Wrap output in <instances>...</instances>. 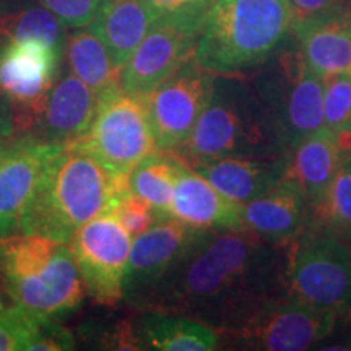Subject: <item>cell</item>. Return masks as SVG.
I'll return each mask as SVG.
<instances>
[{
	"instance_id": "cell-1",
	"label": "cell",
	"mask_w": 351,
	"mask_h": 351,
	"mask_svg": "<svg viewBox=\"0 0 351 351\" xmlns=\"http://www.w3.org/2000/svg\"><path fill=\"white\" fill-rule=\"evenodd\" d=\"M287 249L244 228L205 231L147 295L156 311L232 332L287 293Z\"/></svg>"
},
{
	"instance_id": "cell-2",
	"label": "cell",
	"mask_w": 351,
	"mask_h": 351,
	"mask_svg": "<svg viewBox=\"0 0 351 351\" xmlns=\"http://www.w3.org/2000/svg\"><path fill=\"white\" fill-rule=\"evenodd\" d=\"M130 191V174L109 169L78 140L64 143L44 171L20 234L38 232L69 243L73 232L109 213L114 202Z\"/></svg>"
},
{
	"instance_id": "cell-3",
	"label": "cell",
	"mask_w": 351,
	"mask_h": 351,
	"mask_svg": "<svg viewBox=\"0 0 351 351\" xmlns=\"http://www.w3.org/2000/svg\"><path fill=\"white\" fill-rule=\"evenodd\" d=\"M173 155L194 166L228 156L291 155L280 142L278 130L261 86L234 75L217 80L208 106L194 130Z\"/></svg>"
},
{
	"instance_id": "cell-4",
	"label": "cell",
	"mask_w": 351,
	"mask_h": 351,
	"mask_svg": "<svg viewBox=\"0 0 351 351\" xmlns=\"http://www.w3.org/2000/svg\"><path fill=\"white\" fill-rule=\"evenodd\" d=\"M291 28L287 0H215L195 60L213 75H238L269 59Z\"/></svg>"
},
{
	"instance_id": "cell-5",
	"label": "cell",
	"mask_w": 351,
	"mask_h": 351,
	"mask_svg": "<svg viewBox=\"0 0 351 351\" xmlns=\"http://www.w3.org/2000/svg\"><path fill=\"white\" fill-rule=\"evenodd\" d=\"M287 251V293L317 309L341 314L351 306V247L330 226H311Z\"/></svg>"
},
{
	"instance_id": "cell-6",
	"label": "cell",
	"mask_w": 351,
	"mask_h": 351,
	"mask_svg": "<svg viewBox=\"0 0 351 351\" xmlns=\"http://www.w3.org/2000/svg\"><path fill=\"white\" fill-rule=\"evenodd\" d=\"M78 142L116 173L130 174L145 158L158 153L142 96L116 90L99 99L88 134Z\"/></svg>"
},
{
	"instance_id": "cell-7",
	"label": "cell",
	"mask_w": 351,
	"mask_h": 351,
	"mask_svg": "<svg viewBox=\"0 0 351 351\" xmlns=\"http://www.w3.org/2000/svg\"><path fill=\"white\" fill-rule=\"evenodd\" d=\"M62 51L38 39H7L0 44V95L8 101L12 130L36 125L59 77Z\"/></svg>"
},
{
	"instance_id": "cell-8",
	"label": "cell",
	"mask_w": 351,
	"mask_h": 351,
	"mask_svg": "<svg viewBox=\"0 0 351 351\" xmlns=\"http://www.w3.org/2000/svg\"><path fill=\"white\" fill-rule=\"evenodd\" d=\"M213 86L215 75L202 69L194 57L142 96L158 150L174 153L186 143L208 106Z\"/></svg>"
},
{
	"instance_id": "cell-9",
	"label": "cell",
	"mask_w": 351,
	"mask_h": 351,
	"mask_svg": "<svg viewBox=\"0 0 351 351\" xmlns=\"http://www.w3.org/2000/svg\"><path fill=\"white\" fill-rule=\"evenodd\" d=\"M205 16L161 15L122 67V90L147 95L194 59Z\"/></svg>"
},
{
	"instance_id": "cell-10",
	"label": "cell",
	"mask_w": 351,
	"mask_h": 351,
	"mask_svg": "<svg viewBox=\"0 0 351 351\" xmlns=\"http://www.w3.org/2000/svg\"><path fill=\"white\" fill-rule=\"evenodd\" d=\"M69 247L86 291L96 302L117 304L124 298V278L132 236L111 213L99 215L73 232Z\"/></svg>"
},
{
	"instance_id": "cell-11",
	"label": "cell",
	"mask_w": 351,
	"mask_h": 351,
	"mask_svg": "<svg viewBox=\"0 0 351 351\" xmlns=\"http://www.w3.org/2000/svg\"><path fill=\"white\" fill-rule=\"evenodd\" d=\"M339 314L317 309L283 293L257 309L232 333L245 348L301 351L328 337Z\"/></svg>"
},
{
	"instance_id": "cell-12",
	"label": "cell",
	"mask_w": 351,
	"mask_h": 351,
	"mask_svg": "<svg viewBox=\"0 0 351 351\" xmlns=\"http://www.w3.org/2000/svg\"><path fill=\"white\" fill-rule=\"evenodd\" d=\"M278 130L280 142L291 153L302 140L324 129V80L311 72L301 54L288 59L285 73L258 83Z\"/></svg>"
},
{
	"instance_id": "cell-13",
	"label": "cell",
	"mask_w": 351,
	"mask_h": 351,
	"mask_svg": "<svg viewBox=\"0 0 351 351\" xmlns=\"http://www.w3.org/2000/svg\"><path fill=\"white\" fill-rule=\"evenodd\" d=\"M64 143L21 137L0 147V238L20 234L44 171Z\"/></svg>"
},
{
	"instance_id": "cell-14",
	"label": "cell",
	"mask_w": 351,
	"mask_h": 351,
	"mask_svg": "<svg viewBox=\"0 0 351 351\" xmlns=\"http://www.w3.org/2000/svg\"><path fill=\"white\" fill-rule=\"evenodd\" d=\"M205 231L173 217L161 218L132 241L124 296L143 300Z\"/></svg>"
},
{
	"instance_id": "cell-15",
	"label": "cell",
	"mask_w": 351,
	"mask_h": 351,
	"mask_svg": "<svg viewBox=\"0 0 351 351\" xmlns=\"http://www.w3.org/2000/svg\"><path fill=\"white\" fill-rule=\"evenodd\" d=\"M3 282L16 306L52 319L77 309L86 289L67 243L57 247L51 262L41 270Z\"/></svg>"
},
{
	"instance_id": "cell-16",
	"label": "cell",
	"mask_w": 351,
	"mask_h": 351,
	"mask_svg": "<svg viewBox=\"0 0 351 351\" xmlns=\"http://www.w3.org/2000/svg\"><path fill=\"white\" fill-rule=\"evenodd\" d=\"M309 212L300 186L287 176L269 192L241 205V228L270 243L283 244L300 234Z\"/></svg>"
},
{
	"instance_id": "cell-17",
	"label": "cell",
	"mask_w": 351,
	"mask_h": 351,
	"mask_svg": "<svg viewBox=\"0 0 351 351\" xmlns=\"http://www.w3.org/2000/svg\"><path fill=\"white\" fill-rule=\"evenodd\" d=\"M289 155L228 156L195 166L221 195L244 205L265 194L288 176Z\"/></svg>"
},
{
	"instance_id": "cell-18",
	"label": "cell",
	"mask_w": 351,
	"mask_h": 351,
	"mask_svg": "<svg viewBox=\"0 0 351 351\" xmlns=\"http://www.w3.org/2000/svg\"><path fill=\"white\" fill-rule=\"evenodd\" d=\"M99 98L73 73L57 77L39 117L38 138L51 143H72L90 130Z\"/></svg>"
},
{
	"instance_id": "cell-19",
	"label": "cell",
	"mask_w": 351,
	"mask_h": 351,
	"mask_svg": "<svg viewBox=\"0 0 351 351\" xmlns=\"http://www.w3.org/2000/svg\"><path fill=\"white\" fill-rule=\"evenodd\" d=\"M168 215L200 231L241 228V205L219 194L204 176L187 166L178 176Z\"/></svg>"
},
{
	"instance_id": "cell-20",
	"label": "cell",
	"mask_w": 351,
	"mask_h": 351,
	"mask_svg": "<svg viewBox=\"0 0 351 351\" xmlns=\"http://www.w3.org/2000/svg\"><path fill=\"white\" fill-rule=\"evenodd\" d=\"M343 150L327 127L307 137L289 155L288 178L304 194L311 210L319 215L340 168Z\"/></svg>"
},
{
	"instance_id": "cell-21",
	"label": "cell",
	"mask_w": 351,
	"mask_h": 351,
	"mask_svg": "<svg viewBox=\"0 0 351 351\" xmlns=\"http://www.w3.org/2000/svg\"><path fill=\"white\" fill-rule=\"evenodd\" d=\"M160 19L148 0H104L91 32L108 47L121 67L142 43L152 25Z\"/></svg>"
},
{
	"instance_id": "cell-22",
	"label": "cell",
	"mask_w": 351,
	"mask_h": 351,
	"mask_svg": "<svg viewBox=\"0 0 351 351\" xmlns=\"http://www.w3.org/2000/svg\"><path fill=\"white\" fill-rule=\"evenodd\" d=\"M301 59L315 75L324 78L351 72V12L314 21L296 29Z\"/></svg>"
},
{
	"instance_id": "cell-23",
	"label": "cell",
	"mask_w": 351,
	"mask_h": 351,
	"mask_svg": "<svg viewBox=\"0 0 351 351\" xmlns=\"http://www.w3.org/2000/svg\"><path fill=\"white\" fill-rule=\"evenodd\" d=\"M137 335L140 343L161 351H212L218 335L207 324L186 315L152 311L140 317Z\"/></svg>"
},
{
	"instance_id": "cell-24",
	"label": "cell",
	"mask_w": 351,
	"mask_h": 351,
	"mask_svg": "<svg viewBox=\"0 0 351 351\" xmlns=\"http://www.w3.org/2000/svg\"><path fill=\"white\" fill-rule=\"evenodd\" d=\"M65 56L70 72L90 86L99 99L122 88V67L93 32L70 34L65 41Z\"/></svg>"
},
{
	"instance_id": "cell-25",
	"label": "cell",
	"mask_w": 351,
	"mask_h": 351,
	"mask_svg": "<svg viewBox=\"0 0 351 351\" xmlns=\"http://www.w3.org/2000/svg\"><path fill=\"white\" fill-rule=\"evenodd\" d=\"M184 166L186 165L176 155L168 156L155 153L145 158L130 173L132 192L147 200L163 218L169 217L176 181Z\"/></svg>"
},
{
	"instance_id": "cell-26",
	"label": "cell",
	"mask_w": 351,
	"mask_h": 351,
	"mask_svg": "<svg viewBox=\"0 0 351 351\" xmlns=\"http://www.w3.org/2000/svg\"><path fill=\"white\" fill-rule=\"evenodd\" d=\"M0 34L7 39H38L56 49H65L64 23L46 7L25 8L0 19Z\"/></svg>"
},
{
	"instance_id": "cell-27",
	"label": "cell",
	"mask_w": 351,
	"mask_h": 351,
	"mask_svg": "<svg viewBox=\"0 0 351 351\" xmlns=\"http://www.w3.org/2000/svg\"><path fill=\"white\" fill-rule=\"evenodd\" d=\"M324 125L351 153V72L324 78Z\"/></svg>"
},
{
	"instance_id": "cell-28",
	"label": "cell",
	"mask_w": 351,
	"mask_h": 351,
	"mask_svg": "<svg viewBox=\"0 0 351 351\" xmlns=\"http://www.w3.org/2000/svg\"><path fill=\"white\" fill-rule=\"evenodd\" d=\"M315 218L351 241V153H343L327 200Z\"/></svg>"
},
{
	"instance_id": "cell-29",
	"label": "cell",
	"mask_w": 351,
	"mask_h": 351,
	"mask_svg": "<svg viewBox=\"0 0 351 351\" xmlns=\"http://www.w3.org/2000/svg\"><path fill=\"white\" fill-rule=\"evenodd\" d=\"M109 213L124 226V230L132 238L142 234L145 230H148L163 218L147 200H143L142 197L132 191L114 202Z\"/></svg>"
},
{
	"instance_id": "cell-30",
	"label": "cell",
	"mask_w": 351,
	"mask_h": 351,
	"mask_svg": "<svg viewBox=\"0 0 351 351\" xmlns=\"http://www.w3.org/2000/svg\"><path fill=\"white\" fill-rule=\"evenodd\" d=\"M43 7L51 10L69 28H85L93 23L104 0H41Z\"/></svg>"
},
{
	"instance_id": "cell-31",
	"label": "cell",
	"mask_w": 351,
	"mask_h": 351,
	"mask_svg": "<svg viewBox=\"0 0 351 351\" xmlns=\"http://www.w3.org/2000/svg\"><path fill=\"white\" fill-rule=\"evenodd\" d=\"M287 2L291 15V29L295 32L314 21L348 12L346 0H287Z\"/></svg>"
},
{
	"instance_id": "cell-32",
	"label": "cell",
	"mask_w": 351,
	"mask_h": 351,
	"mask_svg": "<svg viewBox=\"0 0 351 351\" xmlns=\"http://www.w3.org/2000/svg\"><path fill=\"white\" fill-rule=\"evenodd\" d=\"M215 0H148L158 15L205 16Z\"/></svg>"
}]
</instances>
